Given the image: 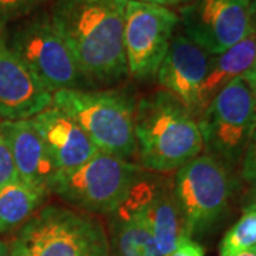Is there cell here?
<instances>
[{
	"mask_svg": "<svg viewBox=\"0 0 256 256\" xmlns=\"http://www.w3.org/2000/svg\"><path fill=\"white\" fill-rule=\"evenodd\" d=\"M250 0H191L180 9L184 34L216 56L252 34Z\"/></svg>",
	"mask_w": 256,
	"mask_h": 256,
	"instance_id": "cell-10",
	"label": "cell"
},
{
	"mask_svg": "<svg viewBox=\"0 0 256 256\" xmlns=\"http://www.w3.org/2000/svg\"><path fill=\"white\" fill-rule=\"evenodd\" d=\"M12 256H111L107 232L90 214L47 205L22 225Z\"/></svg>",
	"mask_w": 256,
	"mask_h": 256,
	"instance_id": "cell-3",
	"label": "cell"
},
{
	"mask_svg": "<svg viewBox=\"0 0 256 256\" xmlns=\"http://www.w3.org/2000/svg\"><path fill=\"white\" fill-rule=\"evenodd\" d=\"M244 77L246 78V82H249V86L252 87V90H254V92L256 94V62L255 64L252 66V68H250Z\"/></svg>",
	"mask_w": 256,
	"mask_h": 256,
	"instance_id": "cell-26",
	"label": "cell"
},
{
	"mask_svg": "<svg viewBox=\"0 0 256 256\" xmlns=\"http://www.w3.org/2000/svg\"><path fill=\"white\" fill-rule=\"evenodd\" d=\"M134 134L142 166L152 172H172L201 156L198 120L168 92H156L136 106Z\"/></svg>",
	"mask_w": 256,
	"mask_h": 256,
	"instance_id": "cell-2",
	"label": "cell"
},
{
	"mask_svg": "<svg viewBox=\"0 0 256 256\" xmlns=\"http://www.w3.org/2000/svg\"><path fill=\"white\" fill-rule=\"evenodd\" d=\"M48 194L46 188L14 180L0 188V234L24 225Z\"/></svg>",
	"mask_w": 256,
	"mask_h": 256,
	"instance_id": "cell-18",
	"label": "cell"
},
{
	"mask_svg": "<svg viewBox=\"0 0 256 256\" xmlns=\"http://www.w3.org/2000/svg\"><path fill=\"white\" fill-rule=\"evenodd\" d=\"M48 92L4 43L0 46V117L30 120L52 107Z\"/></svg>",
	"mask_w": 256,
	"mask_h": 256,
	"instance_id": "cell-13",
	"label": "cell"
},
{
	"mask_svg": "<svg viewBox=\"0 0 256 256\" xmlns=\"http://www.w3.org/2000/svg\"><path fill=\"white\" fill-rule=\"evenodd\" d=\"M249 18H250L252 34H256V0L249 2Z\"/></svg>",
	"mask_w": 256,
	"mask_h": 256,
	"instance_id": "cell-25",
	"label": "cell"
},
{
	"mask_svg": "<svg viewBox=\"0 0 256 256\" xmlns=\"http://www.w3.org/2000/svg\"><path fill=\"white\" fill-rule=\"evenodd\" d=\"M128 0H57L50 10L88 86L128 76L124 14Z\"/></svg>",
	"mask_w": 256,
	"mask_h": 256,
	"instance_id": "cell-1",
	"label": "cell"
},
{
	"mask_svg": "<svg viewBox=\"0 0 256 256\" xmlns=\"http://www.w3.org/2000/svg\"><path fill=\"white\" fill-rule=\"evenodd\" d=\"M249 205H252V206H256V190L252 192V196H250V202H249Z\"/></svg>",
	"mask_w": 256,
	"mask_h": 256,
	"instance_id": "cell-29",
	"label": "cell"
},
{
	"mask_svg": "<svg viewBox=\"0 0 256 256\" xmlns=\"http://www.w3.org/2000/svg\"><path fill=\"white\" fill-rule=\"evenodd\" d=\"M256 62V34H249L235 46L212 56L206 77L202 82L196 117H200L215 96L235 78L244 77Z\"/></svg>",
	"mask_w": 256,
	"mask_h": 256,
	"instance_id": "cell-16",
	"label": "cell"
},
{
	"mask_svg": "<svg viewBox=\"0 0 256 256\" xmlns=\"http://www.w3.org/2000/svg\"><path fill=\"white\" fill-rule=\"evenodd\" d=\"M142 175L137 164L98 152L77 170L57 175L48 192L86 212L110 215L126 202Z\"/></svg>",
	"mask_w": 256,
	"mask_h": 256,
	"instance_id": "cell-5",
	"label": "cell"
},
{
	"mask_svg": "<svg viewBox=\"0 0 256 256\" xmlns=\"http://www.w3.org/2000/svg\"><path fill=\"white\" fill-rule=\"evenodd\" d=\"M141 2L156 3V4H160V6L170 8V6H176V4H186V3H190L191 0H141Z\"/></svg>",
	"mask_w": 256,
	"mask_h": 256,
	"instance_id": "cell-24",
	"label": "cell"
},
{
	"mask_svg": "<svg viewBox=\"0 0 256 256\" xmlns=\"http://www.w3.org/2000/svg\"><path fill=\"white\" fill-rule=\"evenodd\" d=\"M3 26H4V24L0 23V46H3V44L6 43V42H4V37H3Z\"/></svg>",
	"mask_w": 256,
	"mask_h": 256,
	"instance_id": "cell-28",
	"label": "cell"
},
{
	"mask_svg": "<svg viewBox=\"0 0 256 256\" xmlns=\"http://www.w3.org/2000/svg\"><path fill=\"white\" fill-rule=\"evenodd\" d=\"M256 252V206L248 205L238 222L229 229L220 246V256Z\"/></svg>",
	"mask_w": 256,
	"mask_h": 256,
	"instance_id": "cell-19",
	"label": "cell"
},
{
	"mask_svg": "<svg viewBox=\"0 0 256 256\" xmlns=\"http://www.w3.org/2000/svg\"><path fill=\"white\" fill-rule=\"evenodd\" d=\"M205 255V250L204 248L192 240V238H184L178 246L175 248L174 252H171L168 256H204Z\"/></svg>",
	"mask_w": 256,
	"mask_h": 256,
	"instance_id": "cell-23",
	"label": "cell"
},
{
	"mask_svg": "<svg viewBox=\"0 0 256 256\" xmlns=\"http://www.w3.org/2000/svg\"><path fill=\"white\" fill-rule=\"evenodd\" d=\"M175 198L188 238L210 228L226 210L232 194L229 170L202 154L181 166L174 178Z\"/></svg>",
	"mask_w": 256,
	"mask_h": 256,
	"instance_id": "cell-8",
	"label": "cell"
},
{
	"mask_svg": "<svg viewBox=\"0 0 256 256\" xmlns=\"http://www.w3.org/2000/svg\"><path fill=\"white\" fill-rule=\"evenodd\" d=\"M14 180H18V172L13 164V158L10 154L8 142L2 132V121H0V188Z\"/></svg>",
	"mask_w": 256,
	"mask_h": 256,
	"instance_id": "cell-21",
	"label": "cell"
},
{
	"mask_svg": "<svg viewBox=\"0 0 256 256\" xmlns=\"http://www.w3.org/2000/svg\"><path fill=\"white\" fill-rule=\"evenodd\" d=\"M0 256H12L10 245H8V244L3 242V240H0Z\"/></svg>",
	"mask_w": 256,
	"mask_h": 256,
	"instance_id": "cell-27",
	"label": "cell"
},
{
	"mask_svg": "<svg viewBox=\"0 0 256 256\" xmlns=\"http://www.w3.org/2000/svg\"><path fill=\"white\" fill-rule=\"evenodd\" d=\"M42 2L43 0H0V23L6 24L8 22L28 16Z\"/></svg>",
	"mask_w": 256,
	"mask_h": 256,
	"instance_id": "cell-20",
	"label": "cell"
},
{
	"mask_svg": "<svg viewBox=\"0 0 256 256\" xmlns=\"http://www.w3.org/2000/svg\"><path fill=\"white\" fill-rule=\"evenodd\" d=\"M235 256H256V252H246V254H240V255Z\"/></svg>",
	"mask_w": 256,
	"mask_h": 256,
	"instance_id": "cell-30",
	"label": "cell"
},
{
	"mask_svg": "<svg viewBox=\"0 0 256 256\" xmlns=\"http://www.w3.org/2000/svg\"><path fill=\"white\" fill-rule=\"evenodd\" d=\"M178 24L180 16L170 8L128 0L124 14V52L128 74L138 80L156 77Z\"/></svg>",
	"mask_w": 256,
	"mask_h": 256,
	"instance_id": "cell-9",
	"label": "cell"
},
{
	"mask_svg": "<svg viewBox=\"0 0 256 256\" xmlns=\"http://www.w3.org/2000/svg\"><path fill=\"white\" fill-rule=\"evenodd\" d=\"M52 107L76 121L100 152L127 161L137 152L136 104L127 94L84 88L60 90L53 94Z\"/></svg>",
	"mask_w": 256,
	"mask_h": 256,
	"instance_id": "cell-4",
	"label": "cell"
},
{
	"mask_svg": "<svg viewBox=\"0 0 256 256\" xmlns=\"http://www.w3.org/2000/svg\"><path fill=\"white\" fill-rule=\"evenodd\" d=\"M198 124L208 156L228 170L238 165L256 128V94L246 78L239 77L224 87Z\"/></svg>",
	"mask_w": 256,
	"mask_h": 256,
	"instance_id": "cell-6",
	"label": "cell"
},
{
	"mask_svg": "<svg viewBox=\"0 0 256 256\" xmlns=\"http://www.w3.org/2000/svg\"><path fill=\"white\" fill-rule=\"evenodd\" d=\"M32 121L46 146L57 175L77 170L100 152L78 124L54 107L42 111Z\"/></svg>",
	"mask_w": 256,
	"mask_h": 256,
	"instance_id": "cell-14",
	"label": "cell"
},
{
	"mask_svg": "<svg viewBox=\"0 0 256 256\" xmlns=\"http://www.w3.org/2000/svg\"><path fill=\"white\" fill-rule=\"evenodd\" d=\"M2 132L9 146L18 180L48 191L57 171L32 118L3 120Z\"/></svg>",
	"mask_w": 256,
	"mask_h": 256,
	"instance_id": "cell-15",
	"label": "cell"
},
{
	"mask_svg": "<svg viewBox=\"0 0 256 256\" xmlns=\"http://www.w3.org/2000/svg\"><path fill=\"white\" fill-rule=\"evenodd\" d=\"M242 176L248 182L256 184V128L242 156Z\"/></svg>",
	"mask_w": 256,
	"mask_h": 256,
	"instance_id": "cell-22",
	"label": "cell"
},
{
	"mask_svg": "<svg viewBox=\"0 0 256 256\" xmlns=\"http://www.w3.org/2000/svg\"><path fill=\"white\" fill-rule=\"evenodd\" d=\"M210 58L212 56L208 52L184 33H178L172 37L156 73V80L164 92L172 94L195 117L200 90L208 73Z\"/></svg>",
	"mask_w": 256,
	"mask_h": 256,
	"instance_id": "cell-12",
	"label": "cell"
},
{
	"mask_svg": "<svg viewBox=\"0 0 256 256\" xmlns=\"http://www.w3.org/2000/svg\"><path fill=\"white\" fill-rule=\"evenodd\" d=\"M108 216L117 256H162L132 194Z\"/></svg>",
	"mask_w": 256,
	"mask_h": 256,
	"instance_id": "cell-17",
	"label": "cell"
},
{
	"mask_svg": "<svg viewBox=\"0 0 256 256\" xmlns=\"http://www.w3.org/2000/svg\"><path fill=\"white\" fill-rule=\"evenodd\" d=\"M131 194L136 196L146 224L152 230L156 246L162 256H168L184 238H188L175 198L174 178L144 175Z\"/></svg>",
	"mask_w": 256,
	"mask_h": 256,
	"instance_id": "cell-11",
	"label": "cell"
},
{
	"mask_svg": "<svg viewBox=\"0 0 256 256\" xmlns=\"http://www.w3.org/2000/svg\"><path fill=\"white\" fill-rule=\"evenodd\" d=\"M8 47L53 94L88 86L50 12L34 14L20 24L13 32Z\"/></svg>",
	"mask_w": 256,
	"mask_h": 256,
	"instance_id": "cell-7",
	"label": "cell"
}]
</instances>
